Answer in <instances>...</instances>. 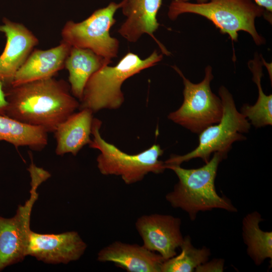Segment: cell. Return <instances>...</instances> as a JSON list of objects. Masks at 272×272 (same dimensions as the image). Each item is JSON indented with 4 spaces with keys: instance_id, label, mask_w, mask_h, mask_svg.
<instances>
[{
    "instance_id": "obj_1",
    "label": "cell",
    "mask_w": 272,
    "mask_h": 272,
    "mask_svg": "<svg viewBox=\"0 0 272 272\" xmlns=\"http://www.w3.org/2000/svg\"><path fill=\"white\" fill-rule=\"evenodd\" d=\"M70 85L53 77L17 86H8L6 115L28 125L53 132L80 107Z\"/></svg>"
},
{
    "instance_id": "obj_2",
    "label": "cell",
    "mask_w": 272,
    "mask_h": 272,
    "mask_svg": "<svg viewBox=\"0 0 272 272\" xmlns=\"http://www.w3.org/2000/svg\"><path fill=\"white\" fill-rule=\"evenodd\" d=\"M227 155L215 152L203 166L185 169L178 165H166L174 172L178 178L172 191L165 196L166 200L174 208L182 210L194 221L199 212L220 209L230 212L237 209L231 200L220 196L216 189L215 181L220 163Z\"/></svg>"
},
{
    "instance_id": "obj_3",
    "label": "cell",
    "mask_w": 272,
    "mask_h": 272,
    "mask_svg": "<svg viewBox=\"0 0 272 272\" xmlns=\"http://www.w3.org/2000/svg\"><path fill=\"white\" fill-rule=\"evenodd\" d=\"M192 13L211 21L223 34H227L233 41H237L238 33H248L257 45L264 42L255 26L257 17L264 16L271 22V14L267 13L253 0H209L203 3H191L173 0L170 3L168 16L174 20L181 14Z\"/></svg>"
},
{
    "instance_id": "obj_4",
    "label": "cell",
    "mask_w": 272,
    "mask_h": 272,
    "mask_svg": "<svg viewBox=\"0 0 272 272\" xmlns=\"http://www.w3.org/2000/svg\"><path fill=\"white\" fill-rule=\"evenodd\" d=\"M163 58V54L154 50L142 59L132 52L127 53L115 66L104 65L94 73L85 87L80 109L93 112L102 109H116L124 101L121 86L124 81L141 71L153 66Z\"/></svg>"
},
{
    "instance_id": "obj_5",
    "label": "cell",
    "mask_w": 272,
    "mask_h": 272,
    "mask_svg": "<svg viewBox=\"0 0 272 272\" xmlns=\"http://www.w3.org/2000/svg\"><path fill=\"white\" fill-rule=\"evenodd\" d=\"M101 125L100 120L93 118L91 132L93 139L89 145L100 152L96 160L101 174L119 176L129 185L141 181L149 173L160 174L166 169L164 161L159 159L164 153L159 145L155 144L137 154H127L102 138Z\"/></svg>"
},
{
    "instance_id": "obj_6",
    "label": "cell",
    "mask_w": 272,
    "mask_h": 272,
    "mask_svg": "<svg viewBox=\"0 0 272 272\" xmlns=\"http://www.w3.org/2000/svg\"><path fill=\"white\" fill-rule=\"evenodd\" d=\"M223 112L220 121L211 125L198 134V145L193 151L184 155H172L164 161L166 165H178L192 159L200 158L207 163L212 153L220 152L226 155L237 141H244L251 124L236 109L232 95L224 86L219 90Z\"/></svg>"
},
{
    "instance_id": "obj_7",
    "label": "cell",
    "mask_w": 272,
    "mask_h": 272,
    "mask_svg": "<svg viewBox=\"0 0 272 272\" xmlns=\"http://www.w3.org/2000/svg\"><path fill=\"white\" fill-rule=\"evenodd\" d=\"M172 67L182 79L184 99L177 110L169 113L168 119L197 134L218 123L222 117L223 107L221 98L211 90L210 84L214 78L212 67H206L204 79L197 84L188 80L177 66Z\"/></svg>"
},
{
    "instance_id": "obj_8",
    "label": "cell",
    "mask_w": 272,
    "mask_h": 272,
    "mask_svg": "<svg viewBox=\"0 0 272 272\" xmlns=\"http://www.w3.org/2000/svg\"><path fill=\"white\" fill-rule=\"evenodd\" d=\"M28 170L31 177L30 198L19 206L14 217H0V271L20 262L27 255L31 233L30 218L33 205L38 197L37 189L50 174L31 162Z\"/></svg>"
},
{
    "instance_id": "obj_9",
    "label": "cell",
    "mask_w": 272,
    "mask_h": 272,
    "mask_svg": "<svg viewBox=\"0 0 272 272\" xmlns=\"http://www.w3.org/2000/svg\"><path fill=\"white\" fill-rule=\"evenodd\" d=\"M121 6L122 2H111L82 22H66L61 30L62 40L72 47L90 49L111 61L117 56L119 42L110 36L109 31L116 22L114 14Z\"/></svg>"
},
{
    "instance_id": "obj_10",
    "label": "cell",
    "mask_w": 272,
    "mask_h": 272,
    "mask_svg": "<svg viewBox=\"0 0 272 272\" xmlns=\"http://www.w3.org/2000/svg\"><path fill=\"white\" fill-rule=\"evenodd\" d=\"M181 224V220L178 217L155 213L138 218L135 227L143 245L167 260L176 255V250L183 242Z\"/></svg>"
},
{
    "instance_id": "obj_11",
    "label": "cell",
    "mask_w": 272,
    "mask_h": 272,
    "mask_svg": "<svg viewBox=\"0 0 272 272\" xmlns=\"http://www.w3.org/2000/svg\"><path fill=\"white\" fill-rule=\"evenodd\" d=\"M86 248V244L75 231L48 234L31 231L27 255L46 263H67L79 259Z\"/></svg>"
},
{
    "instance_id": "obj_12",
    "label": "cell",
    "mask_w": 272,
    "mask_h": 272,
    "mask_svg": "<svg viewBox=\"0 0 272 272\" xmlns=\"http://www.w3.org/2000/svg\"><path fill=\"white\" fill-rule=\"evenodd\" d=\"M0 32L5 34L7 42L0 55V79L10 86L16 72L26 60L38 40L21 23L3 19Z\"/></svg>"
},
{
    "instance_id": "obj_13",
    "label": "cell",
    "mask_w": 272,
    "mask_h": 272,
    "mask_svg": "<svg viewBox=\"0 0 272 272\" xmlns=\"http://www.w3.org/2000/svg\"><path fill=\"white\" fill-rule=\"evenodd\" d=\"M162 0H123L121 10L126 17L118 30L119 34L129 42H136L144 34L149 35L157 43L163 54L170 52L154 36L160 24L157 15Z\"/></svg>"
},
{
    "instance_id": "obj_14",
    "label": "cell",
    "mask_w": 272,
    "mask_h": 272,
    "mask_svg": "<svg viewBox=\"0 0 272 272\" xmlns=\"http://www.w3.org/2000/svg\"><path fill=\"white\" fill-rule=\"evenodd\" d=\"M97 260L113 262L127 272H161L165 260L143 245L114 241L101 249Z\"/></svg>"
},
{
    "instance_id": "obj_15",
    "label": "cell",
    "mask_w": 272,
    "mask_h": 272,
    "mask_svg": "<svg viewBox=\"0 0 272 272\" xmlns=\"http://www.w3.org/2000/svg\"><path fill=\"white\" fill-rule=\"evenodd\" d=\"M72 46L62 40L56 47L47 50L35 49L16 72L11 86L45 79L64 67Z\"/></svg>"
},
{
    "instance_id": "obj_16",
    "label": "cell",
    "mask_w": 272,
    "mask_h": 272,
    "mask_svg": "<svg viewBox=\"0 0 272 272\" xmlns=\"http://www.w3.org/2000/svg\"><path fill=\"white\" fill-rule=\"evenodd\" d=\"M93 112L83 108L73 113L61 122L53 132L56 142L55 153L76 156L84 146L91 142L90 135L93 120Z\"/></svg>"
},
{
    "instance_id": "obj_17",
    "label": "cell",
    "mask_w": 272,
    "mask_h": 272,
    "mask_svg": "<svg viewBox=\"0 0 272 272\" xmlns=\"http://www.w3.org/2000/svg\"><path fill=\"white\" fill-rule=\"evenodd\" d=\"M111 61L86 48L72 47L64 64L69 73V81L73 95L81 100L87 82L91 76Z\"/></svg>"
},
{
    "instance_id": "obj_18",
    "label": "cell",
    "mask_w": 272,
    "mask_h": 272,
    "mask_svg": "<svg viewBox=\"0 0 272 272\" xmlns=\"http://www.w3.org/2000/svg\"><path fill=\"white\" fill-rule=\"evenodd\" d=\"M0 141L7 142L16 148L28 147L33 150H41L48 144V132L42 127L0 114Z\"/></svg>"
},
{
    "instance_id": "obj_19",
    "label": "cell",
    "mask_w": 272,
    "mask_h": 272,
    "mask_svg": "<svg viewBox=\"0 0 272 272\" xmlns=\"http://www.w3.org/2000/svg\"><path fill=\"white\" fill-rule=\"evenodd\" d=\"M263 220L256 211L248 214L242 220V236L247 252L257 265L266 258L272 259V232L260 229L259 223Z\"/></svg>"
},
{
    "instance_id": "obj_20",
    "label": "cell",
    "mask_w": 272,
    "mask_h": 272,
    "mask_svg": "<svg viewBox=\"0 0 272 272\" xmlns=\"http://www.w3.org/2000/svg\"><path fill=\"white\" fill-rule=\"evenodd\" d=\"M248 67L253 74V80L257 86L258 96L253 105L244 104L240 113L256 128L272 124V95H265L263 92L261 78L263 75L262 63L257 55L248 62Z\"/></svg>"
},
{
    "instance_id": "obj_21",
    "label": "cell",
    "mask_w": 272,
    "mask_h": 272,
    "mask_svg": "<svg viewBox=\"0 0 272 272\" xmlns=\"http://www.w3.org/2000/svg\"><path fill=\"white\" fill-rule=\"evenodd\" d=\"M178 255L165 260L162 263L161 272H192L199 265L207 262L211 255L210 250L203 246L194 247L189 236L183 238Z\"/></svg>"
},
{
    "instance_id": "obj_22",
    "label": "cell",
    "mask_w": 272,
    "mask_h": 272,
    "mask_svg": "<svg viewBox=\"0 0 272 272\" xmlns=\"http://www.w3.org/2000/svg\"><path fill=\"white\" fill-rule=\"evenodd\" d=\"M224 261L223 259H214L210 262L208 261L199 266L194 271L209 272V271H223Z\"/></svg>"
},
{
    "instance_id": "obj_23",
    "label": "cell",
    "mask_w": 272,
    "mask_h": 272,
    "mask_svg": "<svg viewBox=\"0 0 272 272\" xmlns=\"http://www.w3.org/2000/svg\"><path fill=\"white\" fill-rule=\"evenodd\" d=\"M7 86L0 79V114L6 115L8 107V101L6 94V89Z\"/></svg>"
},
{
    "instance_id": "obj_24",
    "label": "cell",
    "mask_w": 272,
    "mask_h": 272,
    "mask_svg": "<svg viewBox=\"0 0 272 272\" xmlns=\"http://www.w3.org/2000/svg\"><path fill=\"white\" fill-rule=\"evenodd\" d=\"M257 5L264 8L265 11L271 14L272 0H253Z\"/></svg>"
},
{
    "instance_id": "obj_25",
    "label": "cell",
    "mask_w": 272,
    "mask_h": 272,
    "mask_svg": "<svg viewBox=\"0 0 272 272\" xmlns=\"http://www.w3.org/2000/svg\"><path fill=\"white\" fill-rule=\"evenodd\" d=\"M177 1H182V2H188L189 1H190V0H177ZM194 1H195L196 2V3H203L207 2L209 0H194Z\"/></svg>"
}]
</instances>
